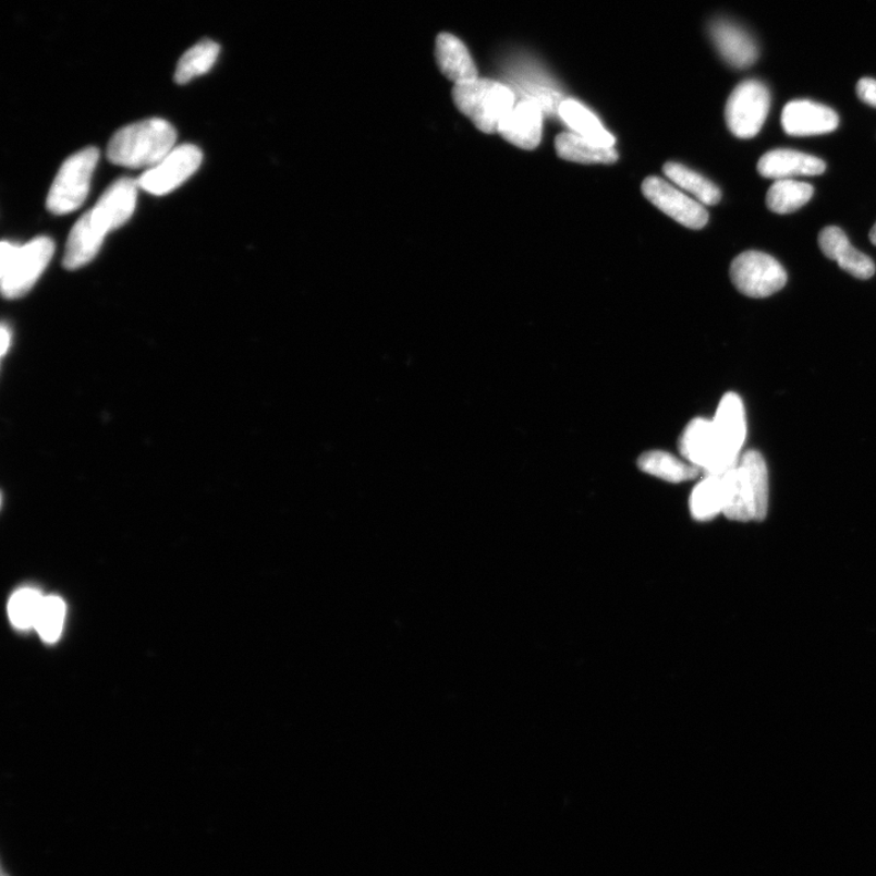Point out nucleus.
<instances>
[{
    "label": "nucleus",
    "mask_w": 876,
    "mask_h": 876,
    "mask_svg": "<svg viewBox=\"0 0 876 876\" xmlns=\"http://www.w3.org/2000/svg\"><path fill=\"white\" fill-rule=\"evenodd\" d=\"M770 107V93L765 83L747 80L730 94L726 122L737 138L750 139L763 130Z\"/></svg>",
    "instance_id": "7"
},
{
    "label": "nucleus",
    "mask_w": 876,
    "mask_h": 876,
    "mask_svg": "<svg viewBox=\"0 0 876 876\" xmlns=\"http://www.w3.org/2000/svg\"><path fill=\"white\" fill-rule=\"evenodd\" d=\"M556 149L559 158L571 162L609 165L619 160L617 149L598 145L573 132L560 133Z\"/></svg>",
    "instance_id": "21"
},
{
    "label": "nucleus",
    "mask_w": 876,
    "mask_h": 876,
    "mask_svg": "<svg viewBox=\"0 0 876 876\" xmlns=\"http://www.w3.org/2000/svg\"><path fill=\"white\" fill-rule=\"evenodd\" d=\"M177 132L170 122L150 119L121 129L108 146L109 160L129 169L153 167L174 149Z\"/></svg>",
    "instance_id": "2"
},
{
    "label": "nucleus",
    "mask_w": 876,
    "mask_h": 876,
    "mask_svg": "<svg viewBox=\"0 0 876 876\" xmlns=\"http://www.w3.org/2000/svg\"><path fill=\"white\" fill-rule=\"evenodd\" d=\"M66 617L65 603L59 597H45L41 601L35 629L41 640L54 643L60 638Z\"/></svg>",
    "instance_id": "27"
},
{
    "label": "nucleus",
    "mask_w": 876,
    "mask_h": 876,
    "mask_svg": "<svg viewBox=\"0 0 876 876\" xmlns=\"http://www.w3.org/2000/svg\"><path fill=\"white\" fill-rule=\"evenodd\" d=\"M221 53V47L211 39H203L199 44L186 50L177 65L174 81L179 85H186L196 77L210 71Z\"/></svg>",
    "instance_id": "24"
},
{
    "label": "nucleus",
    "mask_w": 876,
    "mask_h": 876,
    "mask_svg": "<svg viewBox=\"0 0 876 876\" xmlns=\"http://www.w3.org/2000/svg\"><path fill=\"white\" fill-rule=\"evenodd\" d=\"M664 173L667 179L694 195L703 205L713 206L722 199V193L715 183L682 163L667 162L664 166Z\"/></svg>",
    "instance_id": "23"
},
{
    "label": "nucleus",
    "mask_w": 876,
    "mask_h": 876,
    "mask_svg": "<svg viewBox=\"0 0 876 876\" xmlns=\"http://www.w3.org/2000/svg\"><path fill=\"white\" fill-rule=\"evenodd\" d=\"M98 161L99 150L90 146L62 163L48 194L47 207L51 214L66 215L78 210L87 199Z\"/></svg>",
    "instance_id": "6"
},
{
    "label": "nucleus",
    "mask_w": 876,
    "mask_h": 876,
    "mask_svg": "<svg viewBox=\"0 0 876 876\" xmlns=\"http://www.w3.org/2000/svg\"><path fill=\"white\" fill-rule=\"evenodd\" d=\"M869 239H871L872 244H873L874 246H876V223H875V224H874V227L872 228V231H871V233H869Z\"/></svg>",
    "instance_id": "30"
},
{
    "label": "nucleus",
    "mask_w": 876,
    "mask_h": 876,
    "mask_svg": "<svg viewBox=\"0 0 876 876\" xmlns=\"http://www.w3.org/2000/svg\"><path fill=\"white\" fill-rule=\"evenodd\" d=\"M730 471V469H729ZM729 471L718 475H704L691 495V514L698 523L725 515L730 499Z\"/></svg>",
    "instance_id": "18"
},
{
    "label": "nucleus",
    "mask_w": 876,
    "mask_h": 876,
    "mask_svg": "<svg viewBox=\"0 0 876 876\" xmlns=\"http://www.w3.org/2000/svg\"><path fill=\"white\" fill-rule=\"evenodd\" d=\"M710 34L719 54L729 65L745 69L757 60L755 40L742 27L728 20H717L711 24Z\"/></svg>",
    "instance_id": "16"
},
{
    "label": "nucleus",
    "mask_w": 876,
    "mask_h": 876,
    "mask_svg": "<svg viewBox=\"0 0 876 876\" xmlns=\"http://www.w3.org/2000/svg\"><path fill=\"white\" fill-rule=\"evenodd\" d=\"M642 191L646 199L660 211L686 228L702 229L708 222V212L701 203L660 177H648L643 182Z\"/></svg>",
    "instance_id": "10"
},
{
    "label": "nucleus",
    "mask_w": 876,
    "mask_h": 876,
    "mask_svg": "<svg viewBox=\"0 0 876 876\" xmlns=\"http://www.w3.org/2000/svg\"><path fill=\"white\" fill-rule=\"evenodd\" d=\"M857 96L867 106L876 108V80L864 77L857 83Z\"/></svg>",
    "instance_id": "28"
},
{
    "label": "nucleus",
    "mask_w": 876,
    "mask_h": 876,
    "mask_svg": "<svg viewBox=\"0 0 876 876\" xmlns=\"http://www.w3.org/2000/svg\"><path fill=\"white\" fill-rule=\"evenodd\" d=\"M10 341H12V332L8 329L5 325L2 326V356H5L8 349L10 346Z\"/></svg>",
    "instance_id": "29"
},
{
    "label": "nucleus",
    "mask_w": 876,
    "mask_h": 876,
    "mask_svg": "<svg viewBox=\"0 0 876 876\" xmlns=\"http://www.w3.org/2000/svg\"><path fill=\"white\" fill-rule=\"evenodd\" d=\"M826 170V162L816 156L790 149L768 151L757 163L761 175L776 181L792 180L799 175H819Z\"/></svg>",
    "instance_id": "14"
},
{
    "label": "nucleus",
    "mask_w": 876,
    "mask_h": 876,
    "mask_svg": "<svg viewBox=\"0 0 876 876\" xmlns=\"http://www.w3.org/2000/svg\"><path fill=\"white\" fill-rule=\"evenodd\" d=\"M138 186V181L121 179L111 184L92 208L93 221L104 233L108 234L130 221L137 206Z\"/></svg>",
    "instance_id": "11"
},
{
    "label": "nucleus",
    "mask_w": 876,
    "mask_h": 876,
    "mask_svg": "<svg viewBox=\"0 0 876 876\" xmlns=\"http://www.w3.org/2000/svg\"><path fill=\"white\" fill-rule=\"evenodd\" d=\"M56 252L53 240L39 236L24 246L0 245V283L3 296L19 299L34 288Z\"/></svg>",
    "instance_id": "5"
},
{
    "label": "nucleus",
    "mask_w": 876,
    "mask_h": 876,
    "mask_svg": "<svg viewBox=\"0 0 876 876\" xmlns=\"http://www.w3.org/2000/svg\"><path fill=\"white\" fill-rule=\"evenodd\" d=\"M746 414L743 400L728 392L718 404L713 419L695 418L686 425L680 452L688 463L704 475L723 474L739 461L746 440Z\"/></svg>",
    "instance_id": "1"
},
{
    "label": "nucleus",
    "mask_w": 876,
    "mask_h": 876,
    "mask_svg": "<svg viewBox=\"0 0 876 876\" xmlns=\"http://www.w3.org/2000/svg\"><path fill=\"white\" fill-rule=\"evenodd\" d=\"M202 162L203 153L197 146H177L161 162L141 177L138 185L154 195L169 194L190 180Z\"/></svg>",
    "instance_id": "9"
},
{
    "label": "nucleus",
    "mask_w": 876,
    "mask_h": 876,
    "mask_svg": "<svg viewBox=\"0 0 876 876\" xmlns=\"http://www.w3.org/2000/svg\"><path fill=\"white\" fill-rule=\"evenodd\" d=\"M455 107L486 134L498 133L499 124L515 107V94L503 83L476 78L457 83L452 90Z\"/></svg>",
    "instance_id": "4"
},
{
    "label": "nucleus",
    "mask_w": 876,
    "mask_h": 876,
    "mask_svg": "<svg viewBox=\"0 0 876 876\" xmlns=\"http://www.w3.org/2000/svg\"><path fill=\"white\" fill-rule=\"evenodd\" d=\"M45 597L35 588L17 591L8 605L9 619L19 630L35 629L41 601Z\"/></svg>",
    "instance_id": "26"
},
{
    "label": "nucleus",
    "mask_w": 876,
    "mask_h": 876,
    "mask_svg": "<svg viewBox=\"0 0 876 876\" xmlns=\"http://www.w3.org/2000/svg\"><path fill=\"white\" fill-rule=\"evenodd\" d=\"M435 58L442 75L457 83L478 78L475 61L467 47L452 34L443 33L437 36Z\"/></svg>",
    "instance_id": "17"
},
{
    "label": "nucleus",
    "mask_w": 876,
    "mask_h": 876,
    "mask_svg": "<svg viewBox=\"0 0 876 876\" xmlns=\"http://www.w3.org/2000/svg\"><path fill=\"white\" fill-rule=\"evenodd\" d=\"M813 193L815 190L808 183L794 180L776 181L769 187L766 204L771 212L788 215L805 206L812 199Z\"/></svg>",
    "instance_id": "25"
},
{
    "label": "nucleus",
    "mask_w": 876,
    "mask_h": 876,
    "mask_svg": "<svg viewBox=\"0 0 876 876\" xmlns=\"http://www.w3.org/2000/svg\"><path fill=\"white\" fill-rule=\"evenodd\" d=\"M2 876H9V875H7V874L3 872Z\"/></svg>",
    "instance_id": "31"
},
{
    "label": "nucleus",
    "mask_w": 876,
    "mask_h": 876,
    "mask_svg": "<svg viewBox=\"0 0 876 876\" xmlns=\"http://www.w3.org/2000/svg\"><path fill=\"white\" fill-rule=\"evenodd\" d=\"M822 253L837 260L844 272L854 278L867 280L875 273L873 259L854 248L847 234L839 227L824 228L818 236Z\"/></svg>",
    "instance_id": "15"
},
{
    "label": "nucleus",
    "mask_w": 876,
    "mask_h": 876,
    "mask_svg": "<svg viewBox=\"0 0 876 876\" xmlns=\"http://www.w3.org/2000/svg\"><path fill=\"white\" fill-rule=\"evenodd\" d=\"M836 111L811 100H794L787 104L781 113V126L792 137L827 134L839 127Z\"/></svg>",
    "instance_id": "12"
},
{
    "label": "nucleus",
    "mask_w": 876,
    "mask_h": 876,
    "mask_svg": "<svg viewBox=\"0 0 876 876\" xmlns=\"http://www.w3.org/2000/svg\"><path fill=\"white\" fill-rule=\"evenodd\" d=\"M730 278L742 294L765 299L786 287L788 275L775 257L761 252H745L734 258L730 266Z\"/></svg>",
    "instance_id": "8"
},
{
    "label": "nucleus",
    "mask_w": 876,
    "mask_h": 876,
    "mask_svg": "<svg viewBox=\"0 0 876 876\" xmlns=\"http://www.w3.org/2000/svg\"><path fill=\"white\" fill-rule=\"evenodd\" d=\"M498 133L520 149L534 150L544 133V109L537 102L524 100L500 122Z\"/></svg>",
    "instance_id": "13"
},
{
    "label": "nucleus",
    "mask_w": 876,
    "mask_h": 876,
    "mask_svg": "<svg viewBox=\"0 0 876 876\" xmlns=\"http://www.w3.org/2000/svg\"><path fill=\"white\" fill-rule=\"evenodd\" d=\"M558 111L561 120L568 124L573 133L598 145L613 148L617 139L604 129L596 114L582 106L581 102L576 100L561 101Z\"/></svg>",
    "instance_id": "20"
},
{
    "label": "nucleus",
    "mask_w": 876,
    "mask_h": 876,
    "mask_svg": "<svg viewBox=\"0 0 876 876\" xmlns=\"http://www.w3.org/2000/svg\"><path fill=\"white\" fill-rule=\"evenodd\" d=\"M730 499L725 516L739 523L764 521L768 513V469L763 454L747 451L730 469Z\"/></svg>",
    "instance_id": "3"
},
{
    "label": "nucleus",
    "mask_w": 876,
    "mask_h": 876,
    "mask_svg": "<svg viewBox=\"0 0 876 876\" xmlns=\"http://www.w3.org/2000/svg\"><path fill=\"white\" fill-rule=\"evenodd\" d=\"M107 234L94 223L90 212L83 215L71 229L64 256V267L70 270L86 266L96 257Z\"/></svg>",
    "instance_id": "19"
},
{
    "label": "nucleus",
    "mask_w": 876,
    "mask_h": 876,
    "mask_svg": "<svg viewBox=\"0 0 876 876\" xmlns=\"http://www.w3.org/2000/svg\"><path fill=\"white\" fill-rule=\"evenodd\" d=\"M638 467L645 474L671 484L691 482L703 474L691 463L665 451H650L642 454L638 459Z\"/></svg>",
    "instance_id": "22"
}]
</instances>
